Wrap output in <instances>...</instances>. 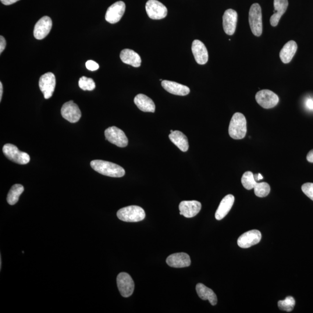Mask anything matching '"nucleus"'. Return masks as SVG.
Here are the masks:
<instances>
[{
  "instance_id": "f257e3e1",
  "label": "nucleus",
  "mask_w": 313,
  "mask_h": 313,
  "mask_svg": "<svg viewBox=\"0 0 313 313\" xmlns=\"http://www.w3.org/2000/svg\"><path fill=\"white\" fill-rule=\"evenodd\" d=\"M91 166L95 171L103 175L113 177H121L125 175V170L122 166L111 162L103 160H93Z\"/></svg>"
},
{
  "instance_id": "f03ea898",
  "label": "nucleus",
  "mask_w": 313,
  "mask_h": 313,
  "mask_svg": "<svg viewBox=\"0 0 313 313\" xmlns=\"http://www.w3.org/2000/svg\"><path fill=\"white\" fill-rule=\"evenodd\" d=\"M247 132V120L245 116L240 113H235L229 124L230 137L234 140H243Z\"/></svg>"
},
{
  "instance_id": "7ed1b4c3",
  "label": "nucleus",
  "mask_w": 313,
  "mask_h": 313,
  "mask_svg": "<svg viewBox=\"0 0 313 313\" xmlns=\"http://www.w3.org/2000/svg\"><path fill=\"white\" fill-rule=\"evenodd\" d=\"M118 218L126 222H138L145 218L144 209L139 206L131 205L120 209L117 213Z\"/></svg>"
},
{
  "instance_id": "20e7f679",
  "label": "nucleus",
  "mask_w": 313,
  "mask_h": 313,
  "mask_svg": "<svg viewBox=\"0 0 313 313\" xmlns=\"http://www.w3.org/2000/svg\"><path fill=\"white\" fill-rule=\"evenodd\" d=\"M249 23L252 33L260 37L263 31L262 9L259 3H255L251 6L249 12Z\"/></svg>"
},
{
  "instance_id": "39448f33",
  "label": "nucleus",
  "mask_w": 313,
  "mask_h": 313,
  "mask_svg": "<svg viewBox=\"0 0 313 313\" xmlns=\"http://www.w3.org/2000/svg\"><path fill=\"white\" fill-rule=\"evenodd\" d=\"M2 152L6 158L18 164H27L30 161V156L25 152L20 151L15 145L9 144L5 145Z\"/></svg>"
},
{
  "instance_id": "423d86ee",
  "label": "nucleus",
  "mask_w": 313,
  "mask_h": 313,
  "mask_svg": "<svg viewBox=\"0 0 313 313\" xmlns=\"http://www.w3.org/2000/svg\"><path fill=\"white\" fill-rule=\"evenodd\" d=\"M106 140L119 148H125L129 144V140L124 132L116 127L108 128L105 131Z\"/></svg>"
},
{
  "instance_id": "0eeeda50",
  "label": "nucleus",
  "mask_w": 313,
  "mask_h": 313,
  "mask_svg": "<svg viewBox=\"0 0 313 313\" xmlns=\"http://www.w3.org/2000/svg\"><path fill=\"white\" fill-rule=\"evenodd\" d=\"M258 104L264 109L275 108L279 102V98L275 92L268 90L259 91L255 96Z\"/></svg>"
},
{
  "instance_id": "6e6552de",
  "label": "nucleus",
  "mask_w": 313,
  "mask_h": 313,
  "mask_svg": "<svg viewBox=\"0 0 313 313\" xmlns=\"http://www.w3.org/2000/svg\"><path fill=\"white\" fill-rule=\"evenodd\" d=\"M146 10L149 17L154 20L165 18L168 13L166 7L156 0H149L146 4Z\"/></svg>"
},
{
  "instance_id": "1a4fd4ad",
  "label": "nucleus",
  "mask_w": 313,
  "mask_h": 313,
  "mask_svg": "<svg viewBox=\"0 0 313 313\" xmlns=\"http://www.w3.org/2000/svg\"><path fill=\"white\" fill-rule=\"evenodd\" d=\"M117 284L121 295L124 298H129L133 295L135 284L133 279L126 273H121L117 278Z\"/></svg>"
},
{
  "instance_id": "9d476101",
  "label": "nucleus",
  "mask_w": 313,
  "mask_h": 313,
  "mask_svg": "<svg viewBox=\"0 0 313 313\" xmlns=\"http://www.w3.org/2000/svg\"><path fill=\"white\" fill-rule=\"evenodd\" d=\"M56 78L54 74L48 72L42 75L39 80V87L44 95V98H50L54 92Z\"/></svg>"
},
{
  "instance_id": "9b49d317",
  "label": "nucleus",
  "mask_w": 313,
  "mask_h": 313,
  "mask_svg": "<svg viewBox=\"0 0 313 313\" xmlns=\"http://www.w3.org/2000/svg\"><path fill=\"white\" fill-rule=\"evenodd\" d=\"M126 10V4L123 1H117L107 10L105 19L107 22L115 24L122 18Z\"/></svg>"
},
{
  "instance_id": "f8f14e48",
  "label": "nucleus",
  "mask_w": 313,
  "mask_h": 313,
  "mask_svg": "<svg viewBox=\"0 0 313 313\" xmlns=\"http://www.w3.org/2000/svg\"><path fill=\"white\" fill-rule=\"evenodd\" d=\"M61 115L64 119L72 123L78 122L81 117L79 108L73 101L67 102L63 105Z\"/></svg>"
},
{
  "instance_id": "ddd939ff",
  "label": "nucleus",
  "mask_w": 313,
  "mask_h": 313,
  "mask_svg": "<svg viewBox=\"0 0 313 313\" xmlns=\"http://www.w3.org/2000/svg\"><path fill=\"white\" fill-rule=\"evenodd\" d=\"M262 234L259 231L253 230L242 234L238 238L237 244L242 248H250L258 244L261 241Z\"/></svg>"
},
{
  "instance_id": "4468645a",
  "label": "nucleus",
  "mask_w": 313,
  "mask_h": 313,
  "mask_svg": "<svg viewBox=\"0 0 313 313\" xmlns=\"http://www.w3.org/2000/svg\"><path fill=\"white\" fill-rule=\"evenodd\" d=\"M52 26L50 17L45 16L38 21L34 26V36L37 40H42L47 36Z\"/></svg>"
},
{
  "instance_id": "2eb2a0df",
  "label": "nucleus",
  "mask_w": 313,
  "mask_h": 313,
  "mask_svg": "<svg viewBox=\"0 0 313 313\" xmlns=\"http://www.w3.org/2000/svg\"><path fill=\"white\" fill-rule=\"evenodd\" d=\"M238 15L236 10L229 9L226 10L223 16L224 31L227 35H232L236 29Z\"/></svg>"
},
{
  "instance_id": "dca6fc26",
  "label": "nucleus",
  "mask_w": 313,
  "mask_h": 313,
  "mask_svg": "<svg viewBox=\"0 0 313 313\" xmlns=\"http://www.w3.org/2000/svg\"><path fill=\"white\" fill-rule=\"evenodd\" d=\"M179 208L181 215L185 218H191L200 212L201 204L197 201H183L180 202Z\"/></svg>"
},
{
  "instance_id": "f3484780",
  "label": "nucleus",
  "mask_w": 313,
  "mask_h": 313,
  "mask_svg": "<svg viewBox=\"0 0 313 313\" xmlns=\"http://www.w3.org/2000/svg\"><path fill=\"white\" fill-rule=\"evenodd\" d=\"M195 61L199 65H205L208 60V52L203 42L198 40L193 42L191 47Z\"/></svg>"
},
{
  "instance_id": "a211bd4d",
  "label": "nucleus",
  "mask_w": 313,
  "mask_h": 313,
  "mask_svg": "<svg viewBox=\"0 0 313 313\" xmlns=\"http://www.w3.org/2000/svg\"><path fill=\"white\" fill-rule=\"evenodd\" d=\"M166 262L168 266L175 268H186L191 265L189 255L184 252L169 255Z\"/></svg>"
},
{
  "instance_id": "6ab92c4d",
  "label": "nucleus",
  "mask_w": 313,
  "mask_h": 313,
  "mask_svg": "<svg viewBox=\"0 0 313 313\" xmlns=\"http://www.w3.org/2000/svg\"><path fill=\"white\" fill-rule=\"evenodd\" d=\"M288 6V0H274L273 15L270 17V22L273 27L278 25L281 17L286 12Z\"/></svg>"
},
{
  "instance_id": "aec40b11",
  "label": "nucleus",
  "mask_w": 313,
  "mask_h": 313,
  "mask_svg": "<svg viewBox=\"0 0 313 313\" xmlns=\"http://www.w3.org/2000/svg\"><path fill=\"white\" fill-rule=\"evenodd\" d=\"M162 87L169 93L175 95L186 96L190 93L189 88L176 82L168 80H163L161 83Z\"/></svg>"
},
{
  "instance_id": "412c9836",
  "label": "nucleus",
  "mask_w": 313,
  "mask_h": 313,
  "mask_svg": "<svg viewBox=\"0 0 313 313\" xmlns=\"http://www.w3.org/2000/svg\"><path fill=\"white\" fill-rule=\"evenodd\" d=\"M235 198L233 195L229 194L223 198L215 213V218L220 220L228 214L234 204Z\"/></svg>"
},
{
  "instance_id": "4be33fe9",
  "label": "nucleus",
  "mask_w": 313,
  "mask_h": 313,
  "mask_svg": "<svg viewBox=\"0 0 313 313\" xmlns=\"http://www.w3.org/2000/svg\"><path fill=\"white\" fill-rule=\"evenodd\" d=\"M135 104L141 111L154 113L156 106L154 101L150 98L144 94H138L134 98Z\"/></svg>"
},
{
  "instance_id": "5701e85b",
  "label": "nucleus",
  "mask_w": 313,
  "mask_h": 313,
  "mask_svg": "<svg viewBox=\"0 0 313 313\" xmlns=\"http://www.w3.org/2000/svg\"><path fill=\"white\" fill-rule=\"evenodd\" d=\"M120 58L122 62L135 67L141 65V56L137 52L130 49H125L121 52Z\"/></svg>"
},
{
  "instance_id": "b1692460",
  "label": "nucleus",
  "mask_w": 313,
  "mask_h": 313,
  "mask_svg": "<svg viewBox=\"0 0 313 313\" xmlns=\"http://www.w3.org/2000/svg\"><path fill=\"white\" fill-rule=\"evenodd\" d=\"M298 49L297 42L291 40L284 45L280 53V58L283 63H290L294 58Z\"/></svg>"
},
{
  "instance_id": "393cba45",
  "label": "nucleus",
  "mask_w": 313,
  "mask_h": 313,
  "mask_svg": "<svg viewBox=\"0 0 313 313\" xmlns=\"http://www.w3.org/2000/svg\"><path fill=\"white\" fill-rule=\"evenodd\" d=\"M169 138L172 143L176 145L183 152L188 151L189 145L186 135L179 131H175L170 133Z\"/></svg>"
},
{
  "instance_id": "a878e982",
  "label": "nucleus",
  "mask_w": 313,
  "mask_h": 313,
  "mask_svg": "<svg viewBox=\"0 0 313 313\" xmlns=\"http://www.w3.org/2000/svg\"><path fill=\"white\" fill-rule=\"evenodd\" d=\"M197 293L201 300H208L212 306H215L218 302L216 294L211 289L206 287L204 284L199 283L196 286Z\"/></svg>"
},
{
  "instance_id": "bb28decb",
  "label": "nucleus",
  "mask_w": 313,
  "mask_h": 313,
  "mask_svg": "<svg viewBox=\"0 0 313 313\" xmlns=\"http://www.w3.org/2000/svg\"><path fill=\"white\" fill-rule=\"evenodd\" d=\"M24 191V187L22 185L19 184H14L9 191L7 195L6 200L10 205H15L19 200L20 195Z\"/></svg>"
},
{
  "instance_id": "cd10ccee",
  "label": "nucleus",
  "mask_w": 313,
  "mask_h": 313,
  "mask_svg": "<svg viewBox=\"0 0 313 313\" xmlns=\"http://www.w3.org/2000/svg\"><path fill=\"white\" fill-rule=\"evenodd\" d=\"M257 181L254 178V173L250 171L245 172L241 178V183L245 188L250 190L253 189Z\"/></svg>"
},
{
  "instance_id": "c85d7f7f",
  "label": "nucleus",
  "mask_w": 313,
  "mask_h": 313,
  "mask_svg": "<svg viewBox=\"0 0 313 313\" xmlns=\"http://www.w3.org/2000/svg\"><path fill=\"white\" fill-rule=\"evenodd\" d=\"M254 189L255 195L261 198L268 196L270 192L269 184L266 182L256 183Z\"/></svg>"
},
{
  "instance_id": "c756f323",
  "label": "nucleus",
  "mask_w": 313,
  "mask_h": 313,
  "mask_svg": "<svg viewBox=\"0 0 313 313\" xmlns=\"http://www.w3.org/2000/svg\"><path fill=\"white\" fill-rule=\"evenodd\" d=\"M295 306V301L292 297H288L285 300L280 301L278 307L281 311L291 312L293 311Z\"/></svg>"
},
{
  "instance_id": "7c9ffc66",
  "label": "nucleus",
  "mask_w": 313,
  "mask_h": 313,
  "mask_svg": "<svg viewBox=\"0 0 313 313\" xmlns=\"http://www.w3.org/2000/svg\"><path fill=\"white\" fill-rule=\"evenodd\" d=\"M78 85L81 90L84 91H93L96 87V85L93 79L83 76L80 78L78 81Z\"/></svg>"
},
{
  "instance_id": "2f4dec72",
  "label": "nucleus",
  "mask_w": 313,
  "mask_h": 313,
  "mask_svg": "<svg viewBox=\"0 0 313 313\" xmlns=\"http://www.w3.org/2000/svg\"><path fill=\"white\" fill-rule=\"evenodd\" d=\"M302 190L305 195L313 201V183H307L302 185Z\"/></svg>"
},
{
  "instance_id": "473e14b6",
  "label": "nucleus",
  "mask_w": 313,
  "mask_h": 313,
  "mask_svg": "<svg viewBox=\"0 0 313 313\" xmlns=\"http://www.w3.org/2000/svg\"><path fill=\"white\" fill-rule=\"evenodd\" d=\"M85 66L88 70L91 71H96L99 68V66L97 62L94 61V60H88L85 64Z\"/></svg>"
},
{
  "instance_id": "72a5a7b5",
  "label": "nucleus",
  "mask_w": 313,
  "mask_h": 313,
  "mask_svg": "<svg viewBox=\"0 0 313 313\" xmlns=\"http://www.w3.org/2000/svg\"><path fill=\"white\" fill-rule=\"evenodd\" d=\"M6 45V42L5 39L1 35V36H0V53H1L4 50Z\"/></svg>"
},
{
  "instance_id": "f704fd0d",
  "label": "nucleus",
  "mask_w": 313,
  "mask_h": 313,
  "mask_svg": "<svg viewBox=\"0 0 313 313\" xmlns=\"http://www.w3.org/2000/svg\"><path fill=\"white\" fill-rule=\"evenodd\" d=\"M18 1H19V0H1V1L3 3V4H4L5 5L13 4V3H15Z\"/></svg>"
},
{
  "instance_id": "c9c22d12",
  "label": "nucleus",
  "mask_w": 313,
  "mask_h": 313,
  "mask_svg": "<svg viewBox=\"0 0 313 313\" xmlns=\"http://www.w3.org/2000/svg\"><path fill=\"white\" fill-rule=\"evenodd\" d=\"M307 160L309 162L313 163V149L309 152L307 155Z\"/></svg>"
},
{
  "instance_id": "e433bc0d",
  "label": "nucleus",
  "mask_w": 313,
  "mask_h": 313,
  "mask_svg": "<svg viewBox=\"0 0 313 313\" xmlns=\"http://www.w3.org/2000/svg\"><path fill=\"white\" fill-rule=\"evenodd\" d=\"M307 106L309 109L313 110V101L312 99H308L307 102Z\"/></svg>"
},
{
  "instance_id": "4c0bfd02",
  "label": "nucleus",
  "mask_w": 313,
  "mask_h": 313,
  "mask_svg": "<svg viewBox=\"0 0 313 313\" xmlns=\"http://www.w3.org/2000/svg\"><path fill=\"white\" fill-rule=\"evenodd\" d=\"M254 178L256 181H259L263 179V177L261 173L255 174Z\"/></svg>"
},
{
  "instance_id": "58836bf2",
  "label": "nucleus",
  "mask_w": 313,
  "mask_h": 313,
  "mask_svg": "<svg viewBox=\"0 0 313 313\" xmlns=\"http://www.w3.org/2000/svg\"><path fill=\"white\" fill-rule=\"evenodd\" d=\"M2 93H3V87L2 84L1 82L0 83V101H1L2 97Z\"/></svg>"
},
{
  "instance_id": "ea45409f",
  "label": "nucleus",
  "mask_w": 313,
  "mask_h": 313,
  "mask_svg": "<svg viewBox=\"0 0 313 313\" xmlns=\"http://www.w3.org/2000/svg\"><path fill=\"white\" fill-rule=\"evenodd\" d=\"M173 130H170V133H173Z\"/></svg>"
}]
</instances>
